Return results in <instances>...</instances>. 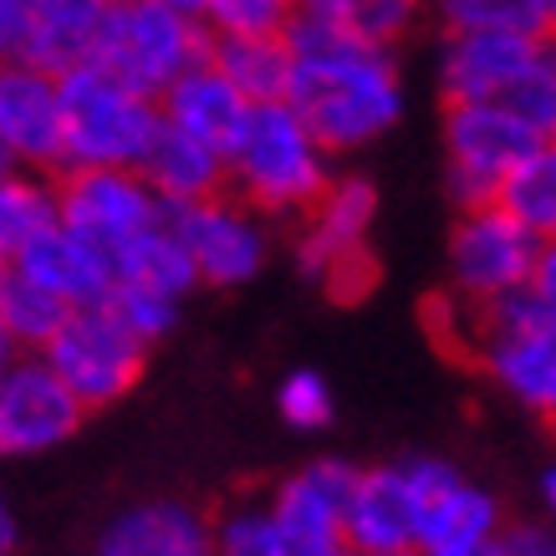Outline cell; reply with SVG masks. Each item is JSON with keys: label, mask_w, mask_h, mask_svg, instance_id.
<instances>
[{"label": "cell", "mask_w": 556, "mask_h": 556, "mask_svg": "<svg viewBox=\"0 0 556 556\" xmlns=\"http://www.w3.org/2000/svg\"><path fill=\"white\" fill-rule=\"evenodd\" d=\"M62 92V174L67 169H138L159 138V102L83 62L56 77Z\"/></svg>", "instance_id": "obj_3"}, {"label": "cell", "mask_w": 556, "mask_h": 556, "mask_svg": "<svg viewBox=\"0 0 556 556\" xmlns=\"http://www.w3.org/2000/svg\"><path fill=\"white\" fill-rule=\"evenodd\" d=\"M372 219H378V189L368 174H332L321 200L296 225V266L332 287L338 296H357L372 281Z\"/></svg>", "instance_id": "obj_7"}, {"label": "cell", "mask_w": 556, "mask_h": 556, "mask_svg": "<svg viewBox=\"0 0 556 556\" xmlns=\"http://www.w3.org/2000/svg\"><path fill=\"white\" fill-rule=\"evenodd\" d=\"M276 408H281V419L291 429H327L332 424V388H327L321 372L296 368L276 388Z\"/></svg>", "instance_id": "obj_34"}, {"label": "cell", "mask_w": 556, "mask_h": 556, "mask_svg": "<svg viewBox=\"0 0 556 556\" xmlns=\"http://www.w3.org/2000/svg\"><path fill=\"white\" fill-rule=\"evenodd\" d=\"M281 41L291 51L287 108L332 159L363 153L404 118V77L393 51L363 47L306 5L291 11Z\"/></svg>", "instance_id": "obj_1"}, {"label": "cell", "mask_w": 556, "mask_h": 556, "mask_svg": "<svg viewBox=\"0 0 556 556\" xmlns=\"http://www.w3.org/2000/svg\"><path fill=\"white\" fill-rule=\"evenodd\" d=\"M41 363L92 414V408H113L118 399L134 393L143 378V363H149V348L98 302L72 306L67 321L56 327V338L41 348Z\"/></svg>", "instance_id": "obj_6"}, {"label": "cell", "mask_w": 556, "mask_h": 556, "mask_svg": "<svg viewBox=\"0 0 556 556\" xmlns=\"http://www.w3.org/2000/svg\"><path fill=\"white\" fill-rule=\"evenodd\" d=\"M536 134L526 128L506 102H444V194L459 210L495 204V189Z\"/></svg>", "instance_id": "obj_9"}, {"label": "cell", "mask_w": 556, "mask_h": 556, "mask_svg": "<svg viewBox=\"0 0 556 556\" xmlns=\"http://www.w3.org/2000/svg\"><path fill=\"white\" fill-rule=\"evenodd\" d=\"M92 556H210V521L185 501H143L108 521Z\"/></svg>", "instance_id": "obj_21"}, {"label": "cell", "mask_w": 556, "mask_h": 556, "mask_svg": "<svg viewBox=\"0 0 556 556\" xmlns=\"http://www.w3.org/2000/svg\"><path fill=\"white\" fill-rule=\"evenodd\" d=\"M11 357H16V342L5 338V327H0V372L11 368Z\"/></svg>", "instance_id": "obj_40"}, {"label": "cell", "mask_w": 556, "mask_h": 556, "mask_svg": "<svg viewBox=\"0 0 556 556\" xmlns=\"http://www.w3.org/2000/svg\"><path fill=\"white\" fill-rule=\"evenodd\" d=\"M5 270H11V261H0V281H5Z\"/></svg>", "instance_id": "obj_44"}, {"label": "cell", "mask_w": 556, "mask_h": 556, "mask_svg": "<svg viewBox=\"0 0 556 556\" xmlns=\"http://www.w3.org/2000/svg\"><path fill=\"white\" fill-rule=\"evenodd\" d=\"M113 0H21V62L62 77L92 56Z\"/></svg>", "instance_id": "obj_18"}, {"label": "cell", "mask_w": 556, "mask_h": 556, "mask_svg": "<svg viewBox=\"0 0 556 556\" xmlns=\"http://www.w3.org/2000/svg\"><path fill=\"white\" fill-rule=\"evenodd\" d=\"M526 291H531V302L541 306V317H546V327H556V240H546L536 255V270H531V281H526Z\"/></svg>", "instance_id": "obj_36"}, {"label": "cell", "mask_w": 556, "mask_h": 556, "mask_svg": "<svg viewBox=\"0 0 556 556\" xmlns=\"http://www.w3.org/2000/svg\"><path fill=\"white\" fill-rule=\"evenodd\" d=\"M87 408L72 399L41 353H16L0 372V459H31L67 444Z\"/></svg>", "instance_id": "obj_13"}, {"label": "cell", "mask_w": 556, "mask_h": 556, "mask_svg": "<svg viewBox=\"0 0 556 556\" xmlns=\"http://www.w3.org/2000/svg\"><path fill=\"white\" fill-rule=\"evenodd\" d=\"M210 62L251 108L287 102L291 51L281 36H210Z\"/></svg>", "instance_id": "obj_23"}, {"label": "cell", "mask_w": 556, "mask_h": 556, "mask_svg": "<svg viewBox=\"0 0 556 556\" xmlns=\"http://www.w3.org/2000/svg\"><path fill=\"white\" fill-rule=\"evenodd\" d=\"M67 312L72 306H62L51 291L31 287L16 270H5V281H0V327L16 342V353H41L56 338V327L67 321Z\"/></svg>", "instance_id": "obj_27"}, {"label": "cell", "mask_w": 556, "mask_h": 556, "mask_svg": "<svg viewBox=\"0 0 556 556\" xmlns=\"http://www.w3.org/2000/svg\"><path fill=\"white\" fill-rule=\"evenodd\" d=\"M21 546V526H16V510L5 506V495H0V556H16Z\"/></svg>", "instance_id": "obj_38"}, {"label": "cell", "mask_w": 556, "mask_h": 556, "mask_svg": "<svg viewBox=\"0 0 556 556\" xmlns=\"http://www.w3.org/2000/svg\"><path fill=\"white\" fill-rule=\"evenodd\" d=\"M444 31H526L546 36V21L531 0H434Z\"/></svg>", "instance_id": "obj_29"}, {"label": "cell", "mask_w": 556, "mask_h": 556, "mask_svg": "<svg viewBox=\"0 0 556 556\" xmlns=\"http://www.w3.org/2000/svg\"><path fill=\"white\" fill-rule=\"evenodd\" d=\"M0 149L16 169L62 174V92L56 77L31 62H0Z\"/></svg>", "instance_id": "obj_14"}, {"label": "cell", "mask_w": 556, "mask_h": 556, "mask_svg": "<svg viewBox=\"0 0 556 556\" xmlns=\"http://www.w3.org/2000/svg\"><path fill=\"white\" fill-rule=\"evenodd\" d=\"M113 281H134V287H149L159 296H169V302H185L189 291L200 287V276H194V261L189 251L179 245L174 236L169 215L153 225L149 236H138L128 251L118 255V266H113Z\"/></svg>", "instance_id": "obj_25"}, {"label": "cell", "mask_w": 556, "mask_h": 556, "mask_svg": "<svg viewBox=\"0 0 556 556\" xmlns=\"http://www.w3.org/2000/svg\"><path fill=\"white\" fill-rule=\"evenodd\" d=\"M210 556H291V546L266 506H236L210 526Z\"/></svg>", "instance_id": "obj_31"}, {"label": "cell", "mask_w": 556, "mask_h": 556, "mask_svg": "<svg viewBox=\"0 0 556 556\" xmlns=\"http://www.w3.org/2000/svg\"><path fill=\"white\" fill-rule=\"evenodd\" d=\"M404 480L414 490V556H490L506 526L490 490L450 459H404Z\"/></svg>", "instance_id": "obj_10"}, {"label": "cell", "mask_w": 556, "mask_h": 556, "mask_svg": "<svg viewBox=\"0 0 556 556\" xmlns=\"http://www.w3.org/2000/svg\"><path fill=\"white\" fill-rule=\"evenodd\" d=\"M332 153L321 149L287 102H261L225 149V194L261 219H302L332 185Z\"/></svg>", "instance_id": "obj_2"}, {"label": "cell", "mask_w": 556, "mask_h": 556, "mask_svg": "<svg viewBox=\"0 0 556 556\" xmlns=\"http://www.w3.org/2000/svg\"><path fill=\"white\" fill-rule=\"evenodd\" d=\"M159 118H164V128H174V134H189V138H200V143L225 153L236 143L240 123L251 118V102L240 98L236 87L225 83V72L204 56L200 67H189L185 77L159 98Z\"/></svg>", "instance_id": "obj_19"}, {"label": "cell", "mask_w": 556, "mask_h": 556, "mask_svg": "<svg viewBox=\"0 0 556 556\" xmlns=\"http://www.w3.org/2000/svg\"><path fill=\"white\" fill-rule=\"evenodd\" d=\"M424 0H312L306 11H321L338 31H348L363 47L393 51V41H404L419 21Z\"/></svg>", "instance_id": "obj_28"}, {"label": "cell", "mask_w": 556, "mask_h": 556, "mask_svg": "<svg viewBox=\"0 0 556 556\" xmlns=\"http://www.w3.org/2000/svg\"><path fill=\"white\" fill-rule=\"evenodd\" d=\"M541 510H546V521H552V531H556V465L541 470Z\"/></svg>", "instance_id": "obj_39"}, {"label": "cell", "mask_w": 556, "mask_h": 556, "mask_svg": "<svg viewBox=\"0 0 556 556\" xmlns=\"http://www.w3.org/2000/svg\"><path fill=\"white\" fill-rule=\"evenodd\" d=\"M546 36L526 31H444L439 36V98L444 102H506Z\"/></svg>", "instance_id": "obj_16"}, {"label": "cell", "mask_w": 556, "mask_h": 556, "mask_svg": "<svg viewBox=\"0 0 556 556\" xmlns=\"http://www.w3.org/2000/svg\"><path fill=\"white\" fill-rule=\"evenodd\" d=\"M138 174H143V185L153 189V200L164 210H185V204L225 194V153L189 134H174L164 123H159V138L149 143Z\"/></svg>", "instance_id": "obj_22"}, {"label": "cell", "mask_w": 556, "mask_h": 556, "mask_svg": "<svg viewBox=\"0 0 556 556\" xmlns=\"http://www.w3.org/2000/svg\"><path fill=\"white\" fill-rule=\"evenodd\" d=\"M102 306H108L143 348H153L159 338H169L174 321H179V302H169V296H159V291H149V287H134V281H113L108 296H102Z\"/></svg>", "instance_id": "obj_32"}, {"label": "cell", "mask_w": 556, "mask_h": 556, "mask_svg": "<svg viewBox=\"0 0 556 556\" xmlns=\"http://www.w3.org/2000/svg\"><path fill=\"white\" fill-rule=\"evenodd\" d=\"M164 5H174V11H189V16H200L204 0H164Z\"/></svg>", "instance_id": "obj_42"}, {"label": "cell", "mask_w": 556, "mask_h": 556, "mask_svg": "<svg viewBox=\"0 0 556 556\" xmlns=\"http://www.w3.org/2000/svg\"><path fill=\"white\" fill-rule=\"evenodd\" d=\"M348 556H414V490L404 465L357 470L342 510Z\"/></svg>", "instance_id": "obj_17"}, {"label": "cell", "mask_w": 556, "mask_h": 556, "mask_svg": "<svg viewBox=\"0 0 556 556\" xmlns=\"http://www.w3.org/2000/svg\"><path fill=\"white\" fill-rule=\"evenodd\" d=\"M21 56V0H0V62Z\"/></svg>", "instance_id": "obj_37"}, {"label": "cell", "mask_w": 556, "mask_h": 556, "mask_svg": "<svg viewBox=\"0 0 556 556\" xmlns=\"http://www.w3.org/2000/svg\"><path fill=\"white\" fill-rule=\"evenodd\" d=\"M169 225L194 261L200 287H245L261 276L270 255L266 219L251 204H240L236 194H215V200L169 210Z\"/></svg>", "instance_id": "obj_12"}, {"label": "cell", "mask_w": 556, "mask_h": 556, "mask_svg": "<svg viewBox=\"0 0 556 556\" xmlns=\"http://www.w3.org/2000/svg\"><path fill=\"white\" fill-rule=\"evenodd\" d=\"M47 225H56L51 174L0 169V261H16Z\"/></svg>", "instance_id": "obj_26"}, {"label": "cell", "mask_w": 556, "mask_h": 556, "mask_svg": "<svg viewBox=\"0 0 556 556\" xmlns=\"http://www.w3.org/2000/svg\"><path fill=\"white\" fill-rule=\"evenodd\" d=\"M0 169H16V164H11V153L0 149Z\"/></svg>", "instance_id": "obj_43"}, {"label": "cell", "mask_w": 556, "mask_h": 556, "mask_svg": "<svg viewBox=\"0 0 556 556\" xmlns=\"http://www.w3.org/2000/svg\"><path fill=\"white\" fill-rule=\"evenodd\" d=\"M536 5V16L546 21V31H552V21H556V0H531Z\"/></svg>", "instance_id": "obj_41"}, {"label": "cell", "mask_w": 556, "mask_h": 556, "mask_svg": "<svg viewBox=\"0 0 556 556\" xmlns=\"http://www.w3.org/2000/svg\"><path fill=\"white\" fill-rule=\"evenodd\" d=\"M455 306L470 332L475 363L490 372V383L526 414L556 424V327H546L531 291H510L485 306H465L455 296Z\"/></svg>", "instance_id": "obj_5"}, {"label": "cell", "mask_w": 556, "mask_h": 556, "mask_svg": "<svg viewBox=\"0 0 556 556\" xmlns=\"http://www.w3.org/2000/svg\"><path fill=\"white\" fill-rule=\"evenodd\" d=\"M204 56H210V31L200 16L174 11L164 0H113L87 62L159 102Z\"/></svg>", "instance_id": "obj_4"}, {"label": "cell", "mask_w": 556, "mask_h": 556, "mask_svg": "<svg viewBox=\"0 0 556 556\" xmlns=\"http://www.w3.org/2000/svg\"><path fill=\"white\" fill-rule=\"evenodd\" d=\"M357 470L348 459H317L281 480V490L270 495V521L281 526L291 556H348L342 541V510H348V490H353Z\"/></svg>", "instance_id": "obj_15"}, {"label": "cell", "mask_w": 556, "mask_h": 556, "mask_svg": "<svg viewBox=\"0 0 556 556\" xmlns=\"http://www.w3.org/2000/svg\"><path fill=\"white\" fill-rule=\"evenodd\" d=\"M296 5H312V0H296Z\"/></svg>", "instance_id": "obj_46"}, {"label": "cell", "mask_w": 556, "mask_h": 556, "mask_svg": "<svg viewBox=\"0 0 556 556\" xmlns=\"http://www.w3.org/2000/svg\"><path fill=\"white\" fill-rule=\"evenodd\" d=\"M490 556H556V531L552 526H501Z\"/></svg>", "instance_id": "obj_35"}, {"label": "cell", "mask_w": 556, "mask_h": 556, "mask_svg": "<svg viewBox=\"0 0 556 556\" xmlns=\"http://www.w3.org/2000/svg\"><path fill=\"white\" fill-rule=\"evenodd\" d=\"M546 36H552V41H556V21H552V31H546Z\"/></svg>", "instance_id": "obj_45"}, {"label": "cell", "mask_w": 556, "mask_h": 556, "mask_svg": "<svg viewBox=\"0 0 556 556\" xmlns=\"http://www.w3.org/2000/svg\"><path fill=\"white\" fill-rule=\"evenodd\" d=\"M296 0H204L200 21L210 36H281Z\"/></svg>", "instance_id": "obj_33"}, {"label": "cell", "mask_w": 556, "mask_h": 556, "mask_svg": "<svg viewBox=\"0 0 556 556\" xmlns=\"http://www.w3.org/2000/svg\"><path fill=\"white\" fill-rule=\"evenodd\" d=\"M506 108L531 128L536 138H556V41L546 36L521 83L506 92Z\"/></svg>", "instance_id": "obj_30"}, {"label": "cell", "mask_w": 556, "mask_h": 556, "mask_svg": "<svg viewBox=\"0 0 556 556\" xmlns=\"http://www.w3.org/2000/svg\"><path fill=\"white\" fill-rule=\"evenodd\" d=\"M541 240L521 230L501 204H480V210H459L455 230H450V281L465 306L501 302L510 291H526L531 270H536Z\"/></svg>", "instance_id": "obj_11"}, {"label": "cell", "mask_w": 556, "mask_h": 556, "mask_svg": "<svg viewBox=\"0 0 556 556\" xmlns=\"http://www.w3.org/2000/svg\"><path fill=\"white\" fill-rule=\"evenodd\" d=\"M16 276H26L31 287L51 291L62 306H98L113 287V270L98 251H87L77 236H67L62 225H47L26 251L11 261Z\"/></svg>", "instance_id": "obj_20"}, {"label": "cell", "mask_w": 556, "mask_h": 556, "mask_svg": "<svg viewBox=\"0 0 556 556\" xmlns=\"http://www.w3.org/2000/svg\"><path fill=\"white\" fill-rule=\"evenodd\" d=\"M51 185H56V225L83 240L87 251H98L108 270L118 266V255L138 236H149L169 215L138 169H67Z\"/></svg>", "instance_id": "obj_8"}, {"label": "cell", "mask_w": 556, "mask_h": 556, "mask_svg": "<svg viewBox=\"0 0 556 556\" xmlns=\"http://www.w3.org/2000/svg\"><path fill=\"white\" fill-rule=\"evenodd\" d=\"M495 204L541 245L556 240V138H536L526 149V159L495 189Z\"/></svg>", "instance_id": "obj_24"}]
</instances>
